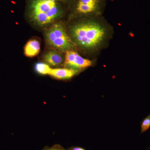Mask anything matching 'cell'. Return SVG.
I'll return each instance as SVG.
<instances>
[{"label":"cell","mask_w":150,"mask_h":150,"mask_svg":"<svg viewBox=\"0 0 150 150\" xmlns=\"http://www.w3.org/2000/svg\"><path fill=\"white\" fill-rule=\"evenodd\" d=\"M27 12L33 21L44 25L61 17L64 10L58 0H28Z\"/></svg>","instance_id":"obj_1"},{"label":"cell","mask_w":150,"mask_h":150,"mask_svg":"<svg viewBox=\"0 0 150 150\" xmlns=\"http://www.w3.org/2000/svg\"><path fill=\"white\" fill-rule=\"evenodd\" d=\"M73 37L77 43L86 48H91L102 40L104 30L99 25L93 23L77 25L72 30Z\"/></svg>","instance_id":"obj_2"},{"label":"cell","mask_w":150,"mask_h":150,"mask_svg":"<svg viewBox=\"0 0 150 150\" xmlns=\"http://www.w3.org/2000/svg\"><path fill=\"white\" fill-rule=\"evenodd\" d=\"M46 41L50 45L59 50L65 51L73 46L72 42L62 25L55 24L46 33Z\"/></svg>","instance_id":"obj_3"},{"label":"cell","mask_w":150,"mask_h":150,"mask_svg":"<svg viewBox=\"0 0 150 150\" xmlns=\"http://www.w3.org/2000/svg\"><path fill=\"white\" fill-rule=\"evenodd\" d=\"M91 61L82 58L76 52L67 51L65 56L64 66L71 69H83L91 65Z\"/></svg>","instance_id":"obj_4"},{"label":"cell","mask_w":150,"mask_h":150,"mask_svg":"<svg viewBox=\"0 0 150 150\" xmlns=\"http://www.w3.org/2000/svg\"><path fill=\"white\" fill-rule=\"evenodd\" d=\"M103 0H75L74 10L81 14L92 13L99 8Z\"/></svg>","instance_id":"obj_5"},{"label":"cell","mask_w":150,"mask_h":150,"mask_svg":"<svg viewBox=\"0 0 150 150\" xmlns=\"http://www.w3.org/2000/svg\"><path fill=\"white\" fill-rule=\"evenodd\" d=\"M77 71L73 69H52L49 74L59 79H65L71 78L76 74Z\"/></svg>","instance_id":"obj_6"},{"label":"cell","mask_w":150,"mask_h":150,"mask_svg":"<svg viewBox=\"0 0 150 150\" xmlns=\"http://www.w3.org/2000/svg\"><path fill=\"white\" fill-rule=\"evenodd\" d=\"M44 61L53 66H59L63 63L64 58L62 55L55 51H50L43 56Z\"/></svg>","instance_id":"obj_7"},{"label":"cell","mask_w":150,"mask_h":150,"mask_svg":"<svg viewBox=\"0 0 150 150\" xmlns=\"http://www.w3.org/2000/svg\"><path fill=\"white\" fill-rule=\"evenodd\" d=\"M40 51V43L38 40H32L28 42L24 47V54L27 57L36 56Z\"/></svg>","instance_id":"obj_8"},{"label":"cell","mask_w":150,"mask_h":150,"mask_svg":"<svg viewBox=\"0 0 150 150\" xmlns=\"http://www.w3.org/2000/svg\"><path fill=\"white\" fill-rule=\"evenodd\" d=\"M35 69L36 71L41 74H49L51 68L48 65L43 63H38L35 64Z\"/></svg>","instance_id":"obj_9"},{"label":"cell","mask_w":150,"mask_h":150,"mask_svg":"<svg viewBox=\"0 0 150 150\" xmlns=\"http://www.w3.org/2000/svg\"><path fill=\"white\" fill-rule=\"evenodd\" d=\"M150 127V115L147 116L142 122L141 125L142 133L144 132L149 129Z\"/></svg>","instance_id":"obj_10"},{"label":"cell","mask_w":150,"mask_h":150,"mask_svg":"<svg viewBox=\"0 0 150 150\" xmlns=\"http://www.w3.org/2000/svg\"><path fill=\"white\" fill-rule=\"evenodd\" d=\"M73 150H85L84 149H82V148H81L76 147V148H74V149H73Z\"/></svg>","instance_id":"obj_11"},{"label":"cell","mask_w":150,"mask_h":150,"mask_svg":"<svg viewBox=\"0 0 150 150\" xmlns=\"http://www.w3.org/2000/svg\"><path fill=\"white\" fill-rule=\"evenodd\" d=\"M46 150H64L62 149H59V148H54V149H50Z\"/></svg>","instance_id":"obj_12"},{"label":"cell","mask_w":150,"mask_h":150,"mask_svg":"<svg viewBox=\"0 0 150 150\" xmlns=\"http://www.w3.org/2000/svg\"><path fill=\"white\" fill-rule=\"evenodd\" d=\"M58 1H66V0H58Z\"/></svg>","instance_id":"obj_13"}]
</instances>
